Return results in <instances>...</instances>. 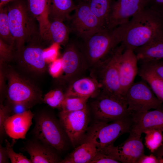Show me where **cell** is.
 I'll list each match as a JSON object with an SVG mask.
<instances>
[{
  "label": "cell",
  "instance_id": "1",
  "mask_svg": "<svg viewBox=\"0 0 163 163\" xmlns=\"http://www.w3.org/2000/svg\"><path fill=\"white\" fill-rule=\"evenodd\" d=\"M123 25L121 43L134 51L163 35V11L146 7Z\"/></svg>",
  "mask_w": 163,
  "mask_h": 163
},
{
  "label": "cell",
  "instance_id": "2",
  "mask_svg": "<svg viewBox=\"0 0 163 163\" xmlns=\"http://www.w3.org/2000/svg\"><path fill=\"white\" fill-rule=\"evenodd\" d=\"M7 5L10 30L14 39L15 51H18L25 43L35 41L39 34L36 20L23 0H15Z\"/></svg>",
  "mask_w": 163,
  "mask_h": 163
},
{
  "label": "cell",
  "instance_id": "3",
  "mask_svg": "<svg viewBox=\"0 0 163 163\" xmlns=\"http://www.w3.org/2000/svg\"><path fill=\"white\" fill-rule=\"evenodd\" d=\"M123 33V25L112 29L105 27L80 45L88 70L107 58L121 43Z\"/></svg>",
  "mask_w": 163,
  "mask_h": 163
},
{
  "label": "cell",
  "instance_id": "4",
  "mask_svg": "<svg viewBox=\"0 0 163 163\" xmlns=\"http://www.w3.org/2000/svg\"><path fill=\"white\" fill-rule=\"evenodd\" d=\"M4 66L8 81L6 97L9 105L19 104L30 109L43 101L40 90L30 80L20 74L10 66Z\"/></svg>",
  "mask_w": 163,
  "mask_h": 163
},
{
  "label": "cell",
  "instance_id": "5",
  "mask_svg": "<svg viewBox=\"0 0 163 163\" xmlns=\"http://www.w3.org/2000/svg\"><path fill=\"white\" fill-rule=\"evenodd\" d=\"M133 123L131 113L111 122L97 121L88 128L83 142H91L98 149H103L113 145L115 141L122 134L129 133Z\"/></svg>",
  "mask_w": 163,
  "mask_h": 163
},
{
  "label": "cell",
  "instance_id": "6",
  "mask_svg": "<svg viewBox=\"0 0 163 163\" xmlns=\"http://www.w3.org/2000/svg\"><path fill=\"white\" fill-rule=\"evenodd\" d=\"M35 125L32 131L34 136L61 152L66 148L69 139L58 120L51 112L42 111L34 117Z\"/></svg>",
  "mask_w": 163,
  "mask_h": 163
},
{
  "label": "cell",
  "instance_id": "7",
  "mask_svg": "<svg viewBox=\"0 0 163 163\" xmlns=\"http://www.w3.org/2000/svg\"><path fill=\"white\" fill-rule=\"evenodd\" d=\"M124 50L120 43L108 56L89 70L90 76L96 80L101 86V90L123 97L120 83L118 65L120 57Z\"/></svg>",
  "mask_w": 163,
  "mask_h": 163
},
{
  "label": "cell",
  "instance_id": "8",
  "mask_svg": "<svg viewBox=\"0 0 163 163\" xmlns=\"http://www.w3.org/2000/svg\"><path fill=\"white\" fill-rule=\"evenodd\" d=\"M89 107L97 121H113L131 113L124 97L100 90L93 96Z\"/></svg>",
  "mask_w": 163,
  "mask_h": 163
},
{
  "label": "cell",
  "instance_id": "9",
  "mask_svg": "<svg viewBox=\"0 0 163 163\" xmlns=\"http://www.w3.org/2000/svg\"><path fill=\"white\" fill-rule=\"evenodd\" d=\"M62 71L56 78L59 85L66 89L72 82L82 77L88 68L80 45L74 43L67 44L61 57Z\"/></svg>",
  "mask_w": 163,
  "mask_h": 163
},
{
  "label": "cell",
  "instance_id": "10",
  "mask_svg": "<svg viewBox=\"0 0 163 163\" xmlns=\"http://www.w3.org/2000/svg\"><path fill=\"white\" fill-rule=\"evenodd\" d=\"M125 98L128 109L131 113L143 112L162 107V103L142 79L133 83L126 92Z\"/></svg>",
  "mask_w": 163,
  "mask_h": 163
},
{
  "label": "cell",
  "instance_id": "11",
  "mask_svg": "<svg viewBox=\"0 0 163 163\" xmlns=\"http://www.w3.org/2000/svg\"><path fill=\"white\" fill-rule=\"evenodd\" d=\"M59 120L73 147L83 142L88 129V107L74 111H61L59 114Z\"/></svg>",
  "mask_w": 163,
  "mask_h": 163
},
{
  "label": "cell",
  "instance_id": "12",
  "mask_svg": "<svg viewBox=\"0 0 163 163\" xmlns=\"http://www.w3.org/2000/svg\"><path fill=\"white\" fill-rule=\"evenodd\" d=\"M71 19V29L84 41L105 27L86 2L76 5Z\"/></svg>",
  "mask_w": 163,
  "mask_h": 163
},
{
  "label": "cell",
  "instance_id": "13",
  "mask_svg": "<svg viewBox=\"0 0 163 163\" xmlns=\"http://www.w3.org/2000/svg\"><path fill=\"white\" fill-rule=\"evenodd\" d=\"M120 162L136 163L144 154L141 135L131 130L128 138L119 145H112L98 149Z\"/></svg>",
  "mask_w": 163,
  "mask_h": 163
},
{
  "label": "cell",
  "instance_id": "14",
  "mask_svg": "<svg viewBox=\"0 0 163 163\" xmlns=\"http://www.w3.org/2000/svg\"><path fill=\"white\" fill-rule=\"evenodd\" d=\"M30 43L29 45L16 51L14 59L24 70L34 75H41L47 69L45 50L35 41Z\"/></svg>",
  "mask_w": 163,
  "mask_h": 163
},
{
  "label": "cell",
  "instance_id": "15",
  "mask_svg": "<svg viewBox=\"0 0 163 163\" xmlns=\"http://www.w3.org/2000/svg\"><path fill=\"white\" fill-rule=\"evenodd\" d=\"M149 3V0H117L112 4L105 27L112 29L126 23Z\"/></svg>",
  "mask_w": 163,
  "mask_h": 163
},
{
  "label": "cell",
  "instance_id": "16",
  "mask_svg": "<svg viewBox=\"0 0 163 163\" xmlns=\"http://www.w3.org/2000/svg\"><path fill=\"white\" fill-rule=\"evenodd\" d=\"M138 62L134 51L131 49H125L120 57L118 65L119 80L121 93L124 97L138 74Z\"/></svg>",
  "mask_w": 163,
  "mask_h": 163
},
{
  "label": "cell",
  "instance_id": "17",
  "mask_svg": "<svg viewBox=\"0 0 163 163\" xmlns=\"http://www.w3.org/2000/svg\"><path fill=\"white\" fill-rule=\"evenodd\" d=\"M21 150L29 154L32 163H57L61 160L56 150L34 137L25 142Z\"/></svg>",
  "mask_w": 163,
  "mask_h": 163
},
{
  "label": "cell",
  "instance_id": "18",
  "mask_svg": "<svg viewBox=\"0 0 163 163\" xmlns=\"http://www.w3.org/2000/svg\"><path fill=\"white\" fill-rule=\"evenodd\" d=\"M131 114L133 121L131 130L140 135L149 129H158L163 132V107Z\"/></svg>",
  "mask_w": 163,
  "mask_h": 163
},
{
  "label": "cell",
  "instance_id": "19",
  "mask_svg": "<svg viewBox=\"0 0 163 163\" xmlns=\"http://www.w3.org/2000/svg\"><path fill=\"white\" fill-rule=\"evenodd\" d=\"M34 115L29 109L10 116L4 124L6 134L14 139H25L26 133L32 124Z\"/></svg>",
  "mask_w": 163,
  "mask_h": 163
},
{
  "label": "cell",
  "instance_id": "20",
  "mask_svg": "<svg viewBox=\"0 0 163 163\" xmlns=\"http://www.w3.org/2000/svg\"><path fill=\"white\" fill-rule=\"evenodd\" d=\"M101 90V86L94 78L83 77L73 82L66 89L65 97H78L90 98Z\"/></svg>",
  "mask_w": 163,
  "mask_h": 163
},
{
  "label": "cell",
  "instance_id": "21",
  "mask_svg": "<svg viewBox=\"0 0 163 163\" xmlns=\"http://www.w3.org/2000/svg\"><path fill=\"white\" fill-rule=\"evenodd\" d=\"M134 51L140 64L163 60V35Z\"/></svg>",
  "mask_w": 163,
  "mask_h": 163
},
{
  "label": "cell",
  "instance_id": "22",
  "mask_svg": "<svg viewBox=\"0 0 163 163\" xmlns=\"http://www.w3.org/2000/svg\"><path fill=\"white\" fill-rule=\"evenodd\" d=\"M97 152V148L94 144L89 142H84L59 163H90Z\"/></svg>",
  "mask_w": 163,
  "mask_h": 163
},
{
  "label": "cell",
  "instance_id": "23",
  "mask_svg": "<svg viewBox=\"0 0 163 163\" xmlns=\"http://www.w3.org/2000/svg\"><path fill=\"white\" fill-rule=\"evenodd\" d=\"M138 75L149 85L158 99L163 103V79L147 64H141Z\"/></svg>",
  "mask_w": 163,
  "mask_h": 163
},
{
  "label": "cell",
  "instance_id": "24",
  "mask_svg": "<svg viewBox=\"0 0 163 163\" xmlns=\"http://www.w3.org/2000/svg\"><path fill=\"white\" fill-rule=\"evenodd\" d=\"M69 30L63 22L59 21H50L41 35L42 38L52 43L65 45L68 42Z\"/></svg>",
  "mask_w": 163,
  "mask_h": 163
},
{
  "label": "cell",
  "instance_id": "25",
  "mask_svg": "<svg viewBox=\"0 0 163 163\" xmlns=\"http://www.w3.org/2000/svg\"><path fill=\"white\" fill-rule=\"evenodd\" d=\"M76 6L73 0H49L48 17L50 21L63 22L70 19L69 14Z\"/></svg>",
  "mask_w": 163,
  "mask_h": 163
},
{
  "label": "cell",
  "instance_id": "26",
  "mask_svg": "<svg viewBox=\"0 0 163 163\" xmlns=\"http://www.w3.org/2000/svg\"><path fill=\"white\" fill-rule=\"evenodd\" d=\"M27 4L29 11L39 22L41 35L50 23L48 17L49 0H27Z\"/></svg>",
  "mask_w": 163,
  "mask_h": 163
},
{
  "label": "cell",
  "instance_id": "27",
  "mask_svg": "<svg viewBox=\"0 0 163 163\" xmlns=\"http://www.w3.org/2000/svg\"><path fill=\"white\" fill-rule=\"evenodd\" d=\"M90 9L105 27L112 5V0H85Z\"/></svg>",
  "mask_w": 163,
  "mask_h": 163
},
{
  "label": "cell",
  "instance_id": "28",
  "mask_svg": "<svg viewBox=\"0 0 163 163\" xmlns=\"http://www.w3.org/2000/svg\"><path fill=\"white\" fill-rule=\"evenodd\" d=\"M0 38L6 43L15 46L9 26L7 5L0 8Z\"/></svg>",
  "mask_w": 163,
  "mask_h": 163
},
{
  "label": "cell",
  "instance_id": "29",
  "mask_svg": "<svg viewBox=\"0 0 163 163\" xmlns=\"http://www.w3.org/2000/svg\"><path fill=\"white\" fill-rule=\"evenodd\" d=\"M89 98L78 97H65L61 109L65 112L84 110L88 108L87 102Z\"/></svg>",
  "mask_w": 163,
  "mask_h": 163
},
{
  "label": "cell",
  "instance_id": "30",
  "mask_svg": "<svg viewBox=\"0 0 163 163\" xmlns=\"http://www.w3.org/2000/svg\"><path fill=\"white\" fill-rule=\"evenodd\" d=\"M163 132L156 129H149L145 131L144 139L145 144L151 152L153 153L162 144L163 142Z\"/></svg>",
  "mask_w": 163,
  "mask_h": 163
},
{
  "label": "cell",
  "instance_id": "31",
  "mask_svg": "<svg viewBox=\"0 0 163 163\" xmlns=\"http://www.w3.org/2000/svg\"><path fill=\"white\" fill-rule=\"evenodd\" d=\"M65 97V93L62 89L56 88L45 94L43 101L52 108H61Z\"/></svg>",
  "mask_w": 163,
  "mask_h": 163
},
{
  "label": "cell",
  "instance_id": "32",
  "mask_svg": "<svg viewBox=\"0 0 163 163\" xmlns=\"http://www.w3.org/2000/svg\"><path fill=\"white\" fill-rule=\"evenodd\" d=\"M15 46L9 45L0 38V64H5L14 58Z\"/></svg>",
  "mask_w": 163,
  "mask_h": 163
},
{
  "label": "cell",
  "instance_id": "33",
  "mask_svg": "<svg viewBox=\"0 0 163 163\" xmlns=\"http://www.w3.org/2000/svg\"><path fill=\"white\" fill-rule=\"evenodd\" d=\"M5 142L7 154L11 163H32L30 159L21 153L15 152L12 145L6 139L5 140Z\"/></svg>",
  "mask_w": 163,
  "mask_h": 163
},
{
  "label": "cell",
  "instance_id": "34",
  "mask_svg": "<svg viewBox=\"0 0 163 163\" xmlns=\"http://www.w3.org/2000/svg\"><path fill=\"white\" fill-rule=\"evenodd\" d=\"M12 112L11 107L9 105H3L2 103L0 107V142L2 141L5 134H6L4 127V124L7 118L10 116Z\"/></svg>",
  "mask_w": 163,
  "mask_h": 163
},
{
  "label": "cell",
  "instance_id": "35",
  "mask_svg": "<svg viewBox=\"0 0 163 163\" xmlns=\"http://www.w3.org/2000/svg\"><path fill=\"white\" fill-rule=\"evenodd\" d=\"M50 74L56 78L61 74L62 71V62L61 58L57 59L50 63L49 67Z\"/></svg>",
  "mask_w": 163,
  "mask_h": 163
},
{
  "label": "cell",
  "instance_id": "36",
  "mask_svg": "<svg viewBox=\"0 0 163 163\" xmlns=\"http://www.w3.org/2000/svg\"><path fill=\"white\" fill-rule=\"evenodd\" d=\"M119 163L120 162L111 158L102 151L97 149L96 155L90 163Z\"/></svg>",
  "mask_w": 163,
  "mask_h": 163
},
{
  "label": "cell",
  "instance_id": "37",
  "mask_svg": "<svg viewBox=\"0 0 163 163\" xmlns=\"http://www.w3.org/2000/svg\"><path fill=\"white\" fill-rule=\"evenodd\" d=\"M59 45L53 43L47 50H45V57L47 63H51L57 59Z\"/></svg>",
  "mask_w": 163,
  "mask_h": 163
},
{
  "label": "cell",
  "instance_id": "38",
  "mask_svg": "<svg viewBox=\"0 0 163 163\" xmlns=\"http://www.w3.org/2000/svg\"><path fill=\"white\" fill-rule=\"evenodd\" d=\"M136 163H159V159L153 153L149 155H142Z\"/></svg>",
  "mask_w": 163,
  "mask_h": 163
},
{
  "label": "cell",
  "instance_id": "39",
  "mask_svg": "<svg viewBox=\"0 0 163 163\" xmlns=\"http://www.w3.org/2000/svg\"><path fill=\"white\" fill-rule=\"evenodd\" d=\"M143 64H147L151 66L158 74L163 79V60Z\"/></svg>",
  "mask_w": 163,
  "mask_h": 163
},
{
  "label": "cell",
  "instance_id": "40",
  "mask_svg": "<svg viewBox=\"0 0 163 163\" xmlns=\"http://www.w3.org/2000/svg\"><path fill=\"white\" fill-rule=\"evenodd\" d=\"M9 105L11 107L12 111L13 112L14 114L21 113L29 110L25 105L21 104H17Z\"/></svg>",
  "mask_w": 163,
  "mask_h": 163
},
{
  "label": "cell",
  "instance_id": "41",
  "mask_svg": "<svg viewBox=\"0 0 163 163\" xmlns=\"http://www.w3.org/2000/svg\"><path fill=\"white\" fill-rule=\"evenodd\" d=\"M8 157L5 147L0 145V163H9Z\"/></svg>",
  "mask_w": 163,
  "mask_h": 163
},
{
  "label": "cell",
  "instance_id": "42",
  "mask_svg": "<svg viewBox=\"0 0 163 163\" xmlns=\"http://www.w3.org/2000/svg\"><path fill=\"white\" fill-rule=\"evenodd\" d=\"M159 159L163 157V142L162 145L153 153Z\"/></svg>",
  "mask_w": 163,
  "mask_h": 163
},
{
  "label": "cell",
  "instance_id": "43",
  "mask_svg": "<svg viewBox=\"0 0 163 163\" xmlns=\"http://www.w3.org/2000/svg\"><path fill=\"white\" fill-rule=\"evenodd\" d=\"M150 2H152L155 5L154 6H152L155 8L156 7L157 5H163V0H149V3Z\"/></svg>",
  "mask_w": 163,
  "mask_h": 163
},
{
  "label": "cell",
  "instance_id": "44",
  "mask_svg": "<svg viewBox=\"0 0 163 163\" xmlns=\"http://www.w3.org/2000/svg\"><path fill=\"white\" fill-rule=\"evenodd\" d=\"M15 0H0V8Z\"/></svg>",
  "mask_w": 163,
  "mask_h": 163
},
{
  "label": "cell",
  "instance_id": "45",
  "mask_svg": "<svg viewBox=\"0 0 163 163\" xmlns=\"http://www.w3.org/2000/svg\"><path fill=\"white\" fill-rule=\"evenodd\" d=\"M159 163H163V157L159 159Z\"/></svg>",
  "mask_w": 163,
  "mask_h": 163
},
{
  "label": "cell",
  "instance_id": "46",
  "mask_svg": "<svg viewBox=\"0 0 163 163\" xmlns=\"http://www.w3.org/2000/svg\"></svg>",
  "mask_w": 163,
  "mask_h": 163
}]
</instances>
